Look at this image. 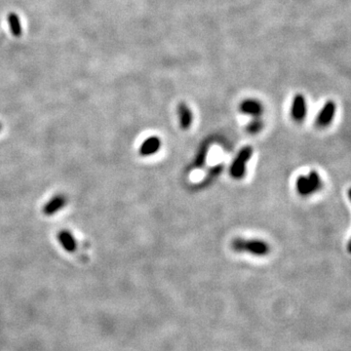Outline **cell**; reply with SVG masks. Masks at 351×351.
I'll use <instances>...</instances> for the list:
<instances>
[{
    "instance_id": "8fae6325",
    "label": "cell",
    "mask_w": 351,
    "mask_h": 351,
    "mask_svg": "<svg viewBox=\"0 0 351 351\" xmlns=\"http://www.w3.org/2000/svg\"><path fill=\"white\" fill-rule=\"evenodd\" d=\"M7 20L12 35L15 36H20L22 35V26H21V21L19 16L16 13H10L7 17Z\"/></svg>"
},
{
    "instance_id": "6da1fadb",
    "label": "cell",
    "mask_w": 351,
    "mask_h": 351,
    "mask_svg": "<svg viewBox=\"0 0 351 351\" xmlns=\"http://www.w3.org/2000/svg\"><path fill=\"white\" fill-rule=\"evenodd\" d=\"M231 248L235 252H244L259 257L266 256L270 251L269 245L265 241L260 239L236 238L231 242Z\"/></svg>"
},
{
    "instance_id": "3957f363",
    "label": "cell",
    "mask_w": 351,
    "mask_h": 351,
    "mask_svg": "<svg viewBox=\"0 0 351 351\" xmlns=\"http://www.w3.org/2000/svg\"><path fill=\"white\" fill-rule=\"evenodd\" d=\"M252 154H253V148L250 145H246L243 148L240 149V151L236 155L229 169L230 176L233 178L239 179L245 176L247 162L251 159Z\"/></svg>"
},
{
    "instance_id": "4fadbf2b",
    "label": "cell",
    "mask_w": 351,
    "mask_h": 351,
    "mask_svg": "<svg viewBox=\"0 0 351 351\" xmlns=\"http://www.w3.org/2000/svg\"><path fill=\"white\" fill-rule=\"evenodd\" d=\"M222 170H223V165H221V164H219V165L214 166L212 169H210V171L208 172V174L206 175L205 178L202 180V182L199 184V186H200V187L208 186L211 182H212L218 176H219L221 174Z\"/></svg>"
},
{
    "instance_id": "5bb4252c",
    "label": "cell",
    "mask_w": 351,
    "mask_h": 351,
    "mask_svg": "<svg viewBox=\"0 0 351 351\" xmlns=\"http://www.w3.org/2000/svg\"><path fill=\"white\" fill-rule=\"evenodd\" d=\"M263 126V121L260 119V117H255L248 125H247V131L250 134H257L262 130Z\"/></svg>"
},
{
    "instance_id": "ba28073f",
    "label": "cell",
    "mask_w": 351,
    "mask_h": 351,
    "mask_svg": "<svg viewBox=\"0 0 351 351\" xmlns=\"http://www.w3.org/2000/svg\"><path fill=\"white\" fill-rule=\"evenodd\" d=\"M161 147V140L158 137L152 136L144 140L140 146L141 156H150L159 151Z\"/></svg>"
},
{
    "instance_id": "9c48e42d",
    "label": "cell",
    "mask_w": 351,
    "mask_h": 351,
    "mask_svg": "<svg viewBox=\"0 0 351 351\" xmlns=\"http://www.w3.org/2000/svg\"><path fill=\"white\" fill-rule=\"evenodd\" d=\"M177 115L179 118V123H180V127L183 130H187L191 124H192V120H193V114L192 111L190 110L189 106L186 105L185 103H180L177 105Z\"/></svg>"
},
{
    "instance_id": "30bf717a",
    "label": "cell",
    "mask_w": 351,
    "mask_h": 351,
    "mask_svg": "<svg viewBox=\"0 0 351 351\" xmlns=\"http://www.w3.org/2000/svg\"><path fill=\"white\" fill-rule=\"evenodd\" d=\"M58 240L61 246L69 253H73L77 249V243L72 235V233L69 230H61L58 233Z\"/></svg>"
},
{
    "instance_id": "52a82bcc",
    "label": "cell",
    "mask_w": 351,
    "mask_h": 351,
    "mask_svg": "<svg viewBox=\"0 0 351 351\" xmlns=\"http://www.w3.org/2000/svg\"><path fill=\"white\" fill-rule=\"evenodd\" d=\"M239 111L247 115L260 117L263 112V104L255 99H246L239 105Z\"/></svg>"
},
{
    "instance_id": "7c38bea8",
    "label": "cell",
    "mask_w": 351,
    "mask_h": 351,
    "mask_svg": "<svg viewBox=\"0 0 351 351\" xmlns=\"http://www.w3.org/2000/svg\"><path fill=\"white\" fill-rule=\"evenodd\" d=\"M208 150H209V143L206 142L200 147V149H199V151H198V153H197V155H196V157H195V159H194V161L192 163V167L193 168L198 169V168H201L205 164V161H206V158H207V154H208Z\"/></svg>"
},
{
    "instance_id": "277c9868",
    "label": "cell",
    "mask_w": 351,
    "mask_h": 351,
    "mask_svg": "<svg viewBox=\"0 0 351 351\" xmlns=\"http://www.w3.org/2000/svg\"><path fill=\"white\" fill-rule=\"evenodd\" d=\"M337 105L334 101H328L322 107L316 117V125L318 127H327L334 119Z\"/></svg>"
},
{
    "instance_id": "7a4b0ae2",
    "label": "cell",
    "mask_w": 351,
    "mask_h": 351,
    "mask_svg": "<svg viewBox=\"0 0 351 351\" xmlns=\"http://www.w3.org/2000/svg\"><path fill=\"white\" fill-rule=\"evenodd\" d=\"M296 186L302 196H308L322 187V180L316 171H311L307 176H300L297 179Z\"/></svg>"
},
{
    "instance_id": "9a60e30c",
    "label": "cell",
    "mask_w": 351,
    "mask_h": 351,
    "mask_svg": "<svg viewBox=\"0 0 351 351\" xmlns=\"http://www.w3.org/2000/svg\"><path fill=\"white\" fill-rule=\"evenodd\" d=\"M1 130H2V124L0 123V131H1Z\"/></svg>"
},
{
    "instance_id": "5b68a950",
    "label": "cell",
    "mask_w": 351,
    "mask_h": 351,
    "mask_svg": "<svg viewBox=\"0 0 351 351\" xmlns=\"http://www.w3.org/2000/svg\"><path fill=\"white\" fill-rule=\"evenodd\" d=\"M307 113V105L306 97L303 94H297L294 97L292 109H291V115L293 119L297 122H302L306 118Z\"/></svg>"
},
{
    "instance_id": "8992f818",
    "label": "cell",
    "mask_w": 351,
    "mask_h": 351,
    "mask_svg": "<svg viewBox=\"0 0 351 351\" xmlns=\"http://www.w3.org/2000/svg\"><path fill=\"white\" fill-rule=\"evenodd\" d=\"M67 203L68 198L65 194H56L44 205L42 213L47 217H51L57 214L59 211L64 209Z\"/></svg>"
}]
</instances>
